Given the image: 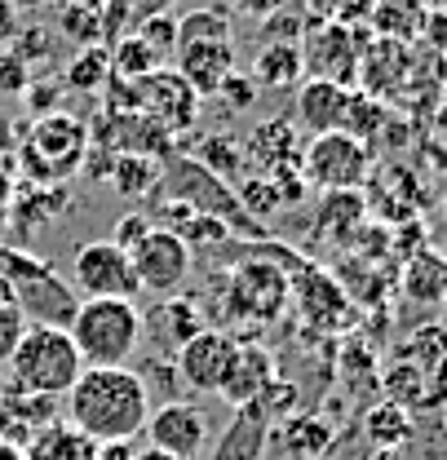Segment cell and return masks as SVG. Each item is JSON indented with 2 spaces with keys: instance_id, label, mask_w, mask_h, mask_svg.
Masks as SVG:
<instances>
[{
  "instance_id": "29",
  "label": "cell",
  "mask_w": 447,
  "mask_h": 460,
  "mask_svg": "<svg viewBox=\"0 0 447 460\" xmlns=\"http://www.w3.org/2000/svg\"><path fill=\"white\" fill-rule=\"evenodd\" d=\"M372 0H306V18L315 22H341V27H363Z\"/></svg>"
},
{
  "instance_id": "14",
  "label": "cell",
  "mask_w": 447,
  "mask_h": 460,
  "mask_svg": "<svg viewBox=\"0 0 447 460\" xmlns=\"http://www.w3.org/2000/svg\"><path fill=\"white\" fill-rule=\"evenodd\" d=\"M288 301H297L301 319H306L310 328H324V332L341 328L345 314H350L345 288L336 284L333 275H324V270H315V266H301V261H297V284H288Z\"/></svg>"
},
{
  "instance_id": "21",
  "label": "cell",
  "mask_w": 447,
  "mask_h": 460,
  "mask_svg": "<svg viewBox=\"0 0 447 460\" xmlns=\"http://www.w3.org/2000/svg\"><path fill=\"white\" fill-rule=\"evenodd\" d=\"M403 296L416 305H443L447 301V257L434 248H421L403 266Z\"/></svg>"
},
{
  "instance_id": "17",
  "label": "cell",
  "mask_w": 447,
  "mask_h": 460,
  "mask_svg": "<svg viewBox=\"0 0 447 460\" xmlns=\"http://www.w3.org/2000/svg\"><path fill=\"white\" fill-rule=\"evenodd\" d=\"M173 71L204 98V93H218L222 80L235 71V49L230 40H186L177 45L173 54Z\"/></svg>"
},
{
  "instance_id": "31",
  "label": "cell",
  "mask_w": 447,
  "mask_h": 460,
  "mask_svg": "<svg viewBox=\"0 0 447 460\" xmlns=\"http://www.w3.org/2000/svg\"><path fill=\"white\" fill-rule=\"evenodd\" d=\"M112 62L120 66V75H129V80H142V75H151V71L160 66L156 49H151L147 40H138V36H124L120 49L112 54Z\"/></svg>"
},
{
  "instance_id": "26",
  "label": "cell",
  "mask_w": 447,
  "mask_h": 460,
  "mask_svg": "<svg viewBox=\"0 0 447 460\" xmlns=\"http://www.w3.org/2000/svg\"><path fill=\"white\" fill-rule=\"evenodd\" d=\"M58 22H62V31L71 40H89L94 45L98 31H103V0H67Z\"/></svg>"
},
{
  "instance_id": "15",
  "label": "cell",
  "mask_w": 447,
  "mask_h": 460,
  "mask_svg": "<svg viewBox=\"0 0 447 460\" xmlns=\"http://www.w3.org/2000/svg\"><path fill=\"white\" fill-rule=\"evenodd\" d=\"M54 420H62V399L27 394V390H0V438L13 447H27L36 434H45Z\"/></svg>"
},
{
  "instance_id": "18",
  "label": "cell",
  "mask_w": 447,
  "mask_h": 460,
  "mask_svg": "<svg viewBox=\"0 0 447 460\" xmlns=\"http://www.w3.org/2000/svg\"><path fill=\"white\" fill-rule=\"evenodd\" d=\"M350 93H354V89H341V84H328V80H301L297 102H292V124L306 128L310 137L345 128Z\"/></svg>"
},
{
  "instance_id": "25",
  "label": "cell",
  "mask_w": 447,
  "mask_h": 460,
  "mask_svg": "<svg viewBox=\"0 0 447 460\" xmlns=\"http://www.w3.org/2000/svg\"><path fill=\"white\" fill-rule=\"evenodd\" d=\"M319 222L333 230L336 239H350V230L363 222V195H359V190H328Z\"/></svg>"
},
{
  "instance_id": "10",
  "label": "cell",
  "mask_w": 447,
  "mask_h": 460,
  "mask_svg": "<svg viewBox=\"0 0 447 460\" xmlns=\"http://www.w3.org/2000/svg\"><path fill=\"white\" fill-rule=\"evenodd\" d=\"M235 349H239V341L230 332H222V328H200L186 345H177L173 367H177L182 390H191V394H218L226 372H230V363H235Z\"/></svg>"
},
{
  "instance_id": "40",
  "label": "cell",
  "mask_w": 447,
  "mask_h": 460,
  "mask_svg": "<svg viewBox=\"0 0 447 460\" xmlns=\"http://www.w3.org/2000/svg\"><path fill=\"white\" fill-rule=\"evenodd\" d=\"M133 460H177V456H168V452H160V447H138V456Z\"/></svg>"
},
{
  "instance_id": "27",
  "label": "cell",
  "mask_w": 447,
  "mask_h": 460,
  "mask_svg": "<svg viewBox=\"0 0 447 460\" xmlns=\"http://www.w3.org/2000/svg\"><path fill=\"white\" fill-rule=\"evenodd\" d=\"M186 40H230L226 9H191L186 18H177V45Z\"/></svg>"
},
{
  "instance_id": "42",
  "label": "cell",
  "mask_w": 447,
  "mask_h": 460,
  "mask_svg": "<svg viewBox=\"0 0 447 460\" xmlns=\"http://www.w3.org/2000/svg\"><path fill=\"white\" fill-rule=\"evenodd\" d=\"M13 4H22V9H40V4H58V0H13Z\"/></svg>"
},
{
  "instance_id": "32",
  "label": "cell",
  "mask_w": 447,
  "mask_h": 460,
  "mask_svg": "<svg viewBox=\"0 0 447 460\" xmlns=\"http://www.w3.org/2000/svg\"><path fill=\"white\" fill-rule=\"evenodd\" d=\"M107 66H112V54L98 49V45H89L85 54L67 66V84H71V89H98V84L107 80Z\"/></svg>"
},
{
  "instance_id": "24",
  "label": "cell",
  "mask_w": 447,
  "mask_h": 460,
  "mask_svg": "<svg viewBox=\"0 0 447 460\" xmlns=\"http://www.w3.org/2000/svg\"><path fill=\"white\" fill-rule=\"evenodd\" d=\"M200 328H204V319L195 314V305H191L186 296H165V301L156 305V314H151V332L165 337V358H173L177 345H186Z\"/></svg>"
},
{
  "instance_id": "9",
  "label": "cell",
  "mask_w": 447,
  "mask_h": 460,
  "mask_svg": "<svg viewBox=\"0 0 447 460\" xmlns=\"http://www.w3.org/2000/svg\"><path fill=\"white\" fill-rule=\"evenodd\" d=\"M71 288H76L80 301H94V296H124V301H133L138 296V279H133L129 252L115 239L80 243L71 252Z\"/></svg>"
},
{
  "instance_id": "34",
  "label": "cell",
  "mask_w": 447,
  "mask_h": 460,
  "mask_svg": "<svg viewBox=\"0 0 447 460\" xmlns=\"http://www.w3.org/2000/svg\"><path fill=\"white\" fill-rule=\"evenodd\" d=\"M22 332H27V319L9 301H0V372L9 367V354H13V345H18Z\"/></svg>"
},
{
  "instance_id": "12",
  "label": "cell",
  "mask_w": 447,
  "mask_h": 460,
  "mask_svg": "<svg viewBox=\"0 0 447 460\" xmlns=\"http://www.w3.org/2000/svg\"><path fill=\"white\" fill-rule=\"evenodd\" d=\"M147 447H160L177 460H200L204 443H209V416L186 399H173L151 407L147 416Z\"/></svg>"
},
{
  "instance_id": "7",
  "label": "cell",
  "mask_w": 447,
  "mask_h": 460,
  "mask_svg": "<svg viewBox=\"0 0 447 460\" xmlns=\"http://www.w3.org/2000/svg\"><path fill=\"white\" fill-rule=\"evenodd\" d=\"M288 310V270L271 257H248L226 279V314L244 323H271Z\"/></svg>"
},
{
  "instance_id": "6",
  "label": "cell",
  "mask_w": 447,
  "mask_h": 460,
  "mask_svg": "<svg viewBox=\"0 0 447 460\" xmlns=\"http://www.w3.org/2000/svg\"><path fill=\"white\" fill-rule=\"evenodd\" d=\"M85 151H89L85 119H76V115H67V111H49L31 124L22 160H27V169L36 172L40 181H62V177H71V172L80 169Z\"/></svg>"
},
{
  "instance_id": "13",
  "label": "cell",
  "mask_w": 447,
  "mask_h": 460,
  "mask_svg": "<svg viewBox=\"0 0 447 460\" xmlns=\"http://www.w3.org/2000/svg\"><path fill=\"white\" fill-rule=\"evenodd\" d=\"M412 66H416V54L407 45H390V40H372L363 45V58H359V80L354 89L377 98V102H390L403 93V84L412 80Z\"/></svg>"
},
{
  "instance_id": "36",
  "label": "cell",
  "mask_w": 447,
  "mask_h": 460,
  "mask_svg": "<svg viewBox=\"0 0 447 460\" xmlns=\"http://www.w3.org/2000/svg\"><path fill=\"white\" fill-rule=\"evenodd\" d=\"M421 45L434 49V54L447 62V9H434V13L425 18V36H421Z\"/></svg>"
},
{
  "instance_id": "16",
  "label": "cell",
  "mask_w": 447,
  "mask_h": 460,
  "mask_svg": "<svg viewBox=\"0 0 447 460\" xmlns=\"http://www.w3.org/2000/svg\"><path fill=\"white\" fill-rule=\"evenodd\" d=\"M275 381H280L275 354H271L266 345H239V349H235V363H230V372H226V381H222V390H218V399H226L230 407H248V402L262 399Z\"/></svg>"
},
{
  "instance_id": "1",
  "label": "cell",
  "mask_w": 447,
  "mask_h": 460,
  "mask_svg": "<svg viewBox=\"0 0 447 460\" xmlns=\"http://www.w3.org/2000/svg\"><path fill=\"white\" fill-rule=\"evenodd\" d=\"M147 416L151 394L133 367H85L62 399V420L94 443H133Z\"/></svg>"
},
{
  "instance_id": "20",
  "label": "cell",
  "mask_w": 447,
  "mask_h": 460,
  "mask_svg": "<svg viewBox=\"0 0 447 460\" xmlns=\"http://www.w3.org/2000/svg\"><path fill=\"white\" fill-rule=\"evenodd\" d=\"M266 438H271V416H266L257 402L235 407V420L226 425V434L218 438L213 460H262Z\"/></svg>"
},
{
  "instance_id": "4",
  "label": "cell",
  "mask_w": 447,
  "mask_h": 460,
  "mask_svg": "<svg viewBox=\"0 0 447 460\" xmlns=\"http://www.w3.org/2000/svg\"><path fill=\"white\" fill-rule=\"evenodd\" d=\"M363 45H368V27H341V22L306 18V27L297 36L301 80H328V84H341V89H354Z\"/></svg>"
},
{
  "instance_id": "41",
  "label": "cell",
  "mask_w": 447,
  "mask_h": 460,
  "mask_svg": "<svg viewBox=\"0 0 447 460\" xmlns=\"http://www.w3.org/2000/svg\"><path fill=\"white\" fill-rule=\"evenodd\" d=\"M0 460H22V447H13L9 438H0Z\"/></svg>"
},
{
  "instance_id": "30",
  "label": "cell",
  "mask_w": 447,
  "mask_h": 460,
  "mask_svg": "<svg viewBox=\"0 0 447 460\" xmlns=\"http://www.w3.org/2000/svg\"><path fill=\"white\" fill-rule=\"evenodd\" d=\"M363 425H368V438H377L381 447H394V443H403V438H407V411H403L398 402L372 407Z\"/></svg>"
},
{
  "instance_id": "3",
  "label": "cell",
  "mask_w": 447,
  "mask_h": 460,
  "mask_svg": "<svg viewBox=\"0 0 447 460\" xmlns=\"http://www.w3.org/2000/svg\"><path fill=\"white\" fill-rule=\"evenodd\" d=\"M80 372H85V358L67 328H27L4 367L13 390L45 394V399H67V390L80 381Z\"/></svg>"
},
{
  "instance_id": "2",
  "label": "cell",
  "mask_w": 447,
  "mask_h": 460,
  "mask_svg": "<svg viewBox=\"0 0 447 460\" xmlns=\"http://www.w3.org/2000/svg\"><path fill=\"white\" fill-rule=\"evenodd\" d=\"M67 332L80 349L85 367H129V358L142 345L147 319L124 296H94V301H80Z\"/></svg>"
},
{
  "instance_id": "38",
  "label": "cell",
  "mask_w": 447,
  "mask_h": 460,
  "mask_svg": "<svg viewBox=\"0 0 447 460\" xmlns=\"http://www.w3.org/2000/svg\"><path fill=\"white\" fill-rule=\"evenodd\" d=\"M239 13H253V18H271V13H280L283 0H230Z\"/></svg>"
},
{
  "instance_id": "22",
  "label": "cell",
  "mask_w": 447,
  "mask_h": 460,
  "mask_svg": "<svg viewBox=\"0 0 447 460\" xmlns=\"http://www.w3.org/2000/svg\"><path fill=\"white\" fill-rule=\"evenodd\" d=\"M248 80H253L257 89H292V84H301V58H297V45H288V40H266L262 54L253 58Z\"/></svg>"
},
{
  "instance_id": "19",
  "label": "cell",
  "mask_w": 447,
  "mask_h": 460,
  "mask_svg": "<svg viewBox=\"0 0 447 460\" xmlns=\"http://www.w3.org/2000/svg\"><path fill=\"white\" fill-rule=\"evenodd\" d=\"M425 18H430V9L421 0H372L363 27H368L372 40H390V45L416 49L421 36H425Z\"/></svg>"
},
{
  "instance_id": "28",
  "label": "cell",
  "mask_w": 447,
  "mask_h": 460,
  "mask_svg": "<svg viewBox=\"0 0 447 460\" xmlns=\"http://www.w3.org/2000/svg\"><path fill=\"white\" fill-rule=\"evenodd\" d=\"M328 443H333V429L324 420H288L283 425V447L297 452L301 460H315Z\"/></svg>"
},
{
  "instance_id": "43",
  "label": "cell",
  "mask_w": 447,
  "mask_h": 460,
  "mask_svg": "<svg viewBox=\"0 0 447 460\" xmlns=\"http://www.w3.org/2000/svg\"><path fill=\"white\" fill-rule=\"evenodd\" d=\"M421 4H425L430 13H434V9H447V0H421Z\"/></svg>"
},
{
  "instance_id": "39",
  "label": "cell",
  "mask_w": 447,
  "mask_h": 460,
  "mask_svg": "<svg viewBox=\"0 0 447 460\" xmlns=\"http://www.w3.org/2000/svg\"><path fill=\"white\" fill-rule=\"evenodd\" d=\"M133 456H138L133 443H98V452H94V460H133Z\"/></svg>"
},
{
  "instance_id": "11",
  "label": "cell",
  "mask_w": 447,
  "mask_h": 460,
  "mask_svg": "<svg viewBox=\"0 0 447 460\" xmlns=\"http://www.w3.org/2000/svg\"><path fill=\"white\" fill-rule=\"evenodd\" d=\"M133 111H147L151 119H156V128L177 133V128L195 124L200 93H195L173 66H156L151 75L133 80Z\"/></svg>"
},
{
  "instance_id": "8",
  "label": "cell",
  "mask_w": 447,
  "mask_h": 460,
  "mask_svg": "<svg viewBox=\"0 0 447 460\" xmlns=\"http://www.w3.org/2000/svg\"><path fill=\"white\" fill-rule=\"evenodd\" d=\"M301 172L310 186L328 190H359L372 172V146L350 137V133H319L310 137V146L301 151Z\"/></svg>"
},
{
  "instance_id": "37",
  "label": "cell",
  "mask_w": 447,
  "mask_h": 460,
  "mask_svg": "<svg viewBox=\"0 0 447 460\" xmlns=\"http://www.w3.org/2000/svg\"><path fill=\"white\" fill-rule=\"evenodd\" d=\"M156 226V222H151V217H142V213H129V217H120V222H115V243H120V248H129V243H138V239H142V234H147V230Z\"/></svg>"
},
{
  "instance_id": "23",
  "label": "cell",
  "mask_w": 447,
  "mask_h": 460,
  "mask_svg": "<svg viewBox=\"0 0 447 460\" xmlns=\"http://www.w3.org/2000/svg\"><path fill=\"white\" fill-rule=\"evenodd\" d=\"M98 443L85 438L76 425L67 420H54L45 434H36L27 447H22V460H94Z\"/></svg>"
},
{
  "instance_id": "5",
  "label": "cell",
  "mask_w": 447,
  "mask_h": 460,
  "mask_svg": "<svg viewBox=\"0 0 447 460\" xmlns=\"http://www.w3.org/2000/svg\"><path fill=\"white\" fill-rule=\"evenodd\" d=\"M129 252V266H133V279L138 292H151V296H182V288L191 279V266H195V248L173 234L168 226H151L138 243L124 248Z\"/></svg>"
},
{
  "instance_id": "33",
  "label": "cell",
  "mask_w": 447,
  "mask_h": 460,
  "mask_svg": "<svg viewBox=\"0 0 447 460\" xmlns=\"http://www.w3.org/2000/svg\"><path fill=\"white\" fill-rule=\"evenodd\" d=\"M133 36H138V40H147V45L156 49L160 62L177 54V18H168V13H160V18H142V27H138Z\"/></svg>"
},
{
  "instance_id": "35",
  "label": "cell",
  "mask_w": 447,
  "mask_h": 460,
  "mask_svg": "<svg viewBox=\"0 0 447 460\" xmlns=\"http://www.w3.org/2000/svg\"><path fill=\"white\" fill-rule=\"evenodd\" d=\"M218 93H222V98H230V102H235V107L244 111V107H253V98H257V84H253L248 75L230 71V75L222 80V89H218Z\"/></svg>"
}]
</instances>
